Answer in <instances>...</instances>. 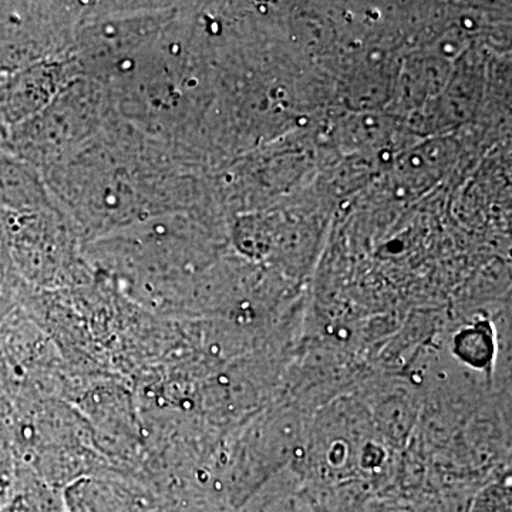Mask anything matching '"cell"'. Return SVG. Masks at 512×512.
Here are the masks:
<instances>
[{
	"mask_svg": "<svg viewBox=\"0 0 512 512\" xmlns=\"http://www.w3.org/2000/svg\"><path fill=\"white\" fill-rule=\"evenodd\" d=\"M30 198V181L19 164L0 157V202L12 208L26 207Z\"/></svg>",
	"mask_w": 512,
	"mask_h": 512,
	"instance_id": "obj_1",
	"label": "cell"
}]
</instances>
